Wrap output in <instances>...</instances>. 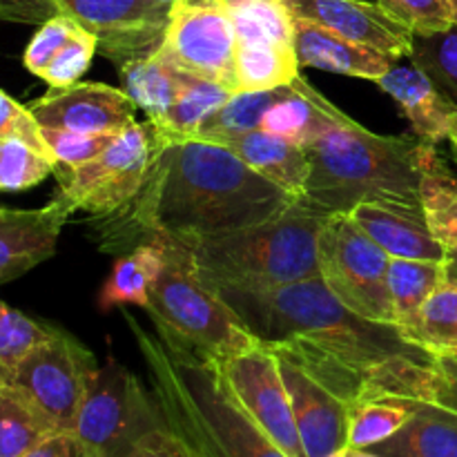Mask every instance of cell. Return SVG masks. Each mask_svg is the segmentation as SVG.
<instances>
[{
	"mask_svg": "<svg viewBox=\"0 0 457 457\" xmlns=\"http://www.w3.org/2000/svg\"><path fill=\"white\" fill-rule=\"evenodd\" d=\"M295 201L230 147L187 138L165 143L141 192L96 217V232L107 253H129L156 237L192 245L268 221Z\"/></svg>",
	"mask_w": 457,
	"mask_h": 457,
	"instance_id": "6da1fadb",
	"label": "cell"
},
{
	"mask_svg": "<svg viewBox=\"0 0 457 457\" xmlns=\"http://www.w3.org/2000/svg\"><path fill=\"white\" fill-rule=\"evenodd\" d=\"M268 348L320 379L348 404H357L370 373L393 357L431 360L391 324H378L344 306L321 277L270 290H223Z\"/></svg>",
	"mask_w": 457,
	"mask_h": 457,
	"instance_id": "7a4b0ae2",
	"label": "cell"
},
{
	"mask_svg": "<svg viewBox=\"0 0 457 457\" xmlns=\"http://www.w3.org/2000/svg\"><path fill=\"white\" fill-rule=\"evenodd\" d=\"M128 324L165 424L196 457H290L245 413L217 364L170 346L132 317Z\"/></svg>",
	"mask_w": 457,
	"mask_h": 457,
	"instance_id": "3957f363",
	"label": "cell"
},
{
	"mask_svg": "<svg viewBox=\"0 0 457 457\" xmlns=\"http://www.w3.org/2000/svg\"><path fill=\"white\" fill-rule=\"evenodd\" d=\"M311 174L299 199L321 214H348L361 204L420 208L422 141L382 137L346 116L306 145Z\"/></svg>",
	"mask_w": 457,
	"mask_h": 457,
	"instance_id": "277c9868",
	"label": "cell"
},
{
	"mask_svg": "<svg viewBox=\"0 0 457 457\" xmlns=\"http://www.w3.org/2000/svg\"><path fill=\"white\" fill-rule=\"evenodd\" d=\"M328 214L297 199L277 217L186 245L196 275L219 290H270L320 277L317 237Z\"/></svg>",
	"mask_w": 457,
	"mask_h": 457,
	"instance_id": "5b68a950",
	"label": "cell"
},
{
	"mask_svg": "<svg viewBox=\"0 0 457 457\" xmlns=\"http://www.w3.org/2000/svg\"><path fill=\"white\" fill-rule=\"evenodd\" d=\"M156 239L163 241L165 262L145 311L159 337L210 364H223L262 346V339L223 295L196 275L190 250L165 237Z\"/></svg>",
	"mask_w": 457,
	"mask_h": 457,
	"instance_id": "8992f818",
	"label": "cell"
},
{
	"mask_svg": "<svg viewBox=\"0 0 457 457\" xmlns=\"http://www.w3.org/2000/svg\"><path fill=\"white\" fill-rule=\"evenodd\" d=\"M67 16L96 36V54L120 67L150 56L163 43L170 4L156 0H0V18L45 22Z\"/></svg>",
	"mask_w": 457,
	"mask_h": 457,
	"instance_id": "52a82bcc",
	"label": "cell"
},
{
	"mask_svg": "<svg viewBox=\"0 0 457 457\" xmlns=\"http://www.w3.org/2000/svg\"><path fill=\"white\" fill-rule=\"evenodd\" d=\"M163 427L152 391L114 357L89 373L74 433L103 457H128L143 437Z\"/></svg>",
	"mask_w": 457,
	"mask_h": 457,
	"instance_id": "ba28073f",
	"label": "cell"
},
{
	"mask_svg": "<svg viewBox=\"0 0 457 457\" xmlns=\"http://www.w3.org/2000/svg\"><path fill=\"white\" fill-rule=\"evenodd\" d=\"M165 143L170 141L152 120H137L89 163L79 168L56 163L58 195L65 196L74 210L94 217L116 212L141 192Z\"/></svg>",
	"mask_w": 457,
	"mask_h": 457,
	"instance_id": "9c48e42d",
	"label": "cell"
},
{
	"mask_svg": "<svg viewBox=\"0 0 457 457\" xmlns=\"http://www.w3.org/2000/svg\"><path fill=\"white\" fill-rule=\"evenodd\" d=\"M388 263L391 254L379 248L351 214L326 217L317 237L321 281L353 312L393 326Z\"/></svg>",
	"mask_w": 457,
	"mask_h": 457,
	"instance_id": "30bf717a",
	"label": "cell"
},
{
	"mask_svg": "<svg viewBox=\"0 0 457 457\" xmlns=\"http://www.w3.org/2000/svg\"><path fill=\"white\" fill-rule=\"evenodd\" d=\"M96 366L83 344L54 328L49 339L9 369L0 382L22 393L58 431H74L87 378Z\"/></svg>",
	"mask_w": 457,
	"mask_h": 457,
	"instance_id": "8fae6325",
	"label": "cell"
},
{
	"mask_svg": "<svg viewBox=\"0 0 457 457\" xmlns=\"http://www.w3.org/2000/svg\"><path fill=\"white\" fill-rule=\"evenodd\" d=\"M159 54L187 74L239 92L237 29L223 0H172Z\"/></svg>",
	"mask_w": 457,
	"mask_h": 457,
	"instance_id": "7c38bea8",
	"label": "cell"
},
{
	"mask_svg": "<svg viewBox=\"0 0 457 457\" xmlns=\"http://www.w3.org/2000/svg\"><path fill=\"white\" fill-rule=\"evenodd\" d=\"M217 366L232 395L266 436L290 457H306L295 427L293 404L281 375L279 357L262 344Z\"/></svg>",
	"mask_w": 457,
	"mask_h": 457,
	"instance_id": "4fadbf2b",
	"label": "cell"
},
{
	"mask_svg": "<svg viewBox=\"0 0 457 457\" xmlns=\"http://www.w3.org/2000/svg\"><path fill=\"white\" fill-rule=\"evenodd\" d=\"M29 112L40 128L80 134H120L137 123V105L123 89L103 83L49 87Z\"/></svg>",
	"mask_w": 457,
	"mask_h": 457,
	"instance_id": "5bb4252c",
	"label": "cell"
},
{
	"mask_svg": "<svg viewBox=\"0 0 457 457\" xmlns=\"http://www.w3.org/2000/svg\"><path fill=\"white\" fill-rule=\"evenodd\" d=\"M277 357L288 388L303 453L306 457H342L348 449L351 404L335 395L302 366L281 355Z\"/></svg>",
	"mask_w": 457,
	"mask_h": 457,
	"instance_id": "9a60e30c",
	"label": "cell"
},
{
	"mask_svg": "<svg viewBox=\"0 0 457 457\" xmlns=\"http://www.w3.org/2000/svg\"><path fill=\"white\" fill-rule=\"evenodd\" d=\"M74 212L61 195L38 210L0 208V286L54 257L62 226Z\"/></svg>",
	"mask_w": 457,
	"mask_h": 457,
	"instance_id": "2e32d148",
	"label": "cell"
},
{
	"mask_svg": "<svg viewBox=\"0 0 457 457\" xmlns=\"http://www.w3.org/2000/svg\"><path fill=\"white\" fill-rule=\"evenodd\" d=\"M284 4L293 18L328 27L344 38L393 58H406L413 52V34L370 0H288Z\"/></svg>",
	"mask_w": 457,
	"mask_h": 457,
	"instance_id": "e0dca14e",
	"label": "cell"
},
{
	"mask_svg": "<svg viewBox=\"0 0 457 457\" xmlns=\"http://www.w3.org/2000/svg\"><path fill=\"white\" fill-rule=\"evenodd\" d=\"M369 397L431 402L457 413V360L446 355H433L428 361L393 357L370 373L360 400Z\"/></svg>",
	"mask_w": 457,
	"mask_h": 457,
	"instance_id": "ac0fdd59",
	"label": "cell"
},
{
	"mask_svg": "<svg viewBox=\"0 0 457 457\" xmlns=\"http://www.w3.org/2000/svg\"><path fill=\"white\" fill-rule=\"evenodd\" d=\"M295 52L302 67H315L330 74L357 76V79L375 80V83L397 61L379 49L344 38L328 27L317 25L306 18H295Z\"/></svg>",
	"mask_w": 457,
	"mask_h": 457,
	"instance_id": "d6986e66",
	"label": "cell"
},
{
	"mask_svg": "<svg viewBox=\"0 0 457 457\" xmlns=\"http://www.w3.org/2000/svg\"><path fill=\"white\" fill-rule=\"evenodd\" d=\"M348 214L391 257L445 262L446 245L436 239L424 217V210L404 208V205L361 204Z\"/></svg>",
	"mask_w": 457,
	"mask_h": 457,
	"instance_id": "ffe728a7",
	"label": "cell"
},
{
	"mask_svg": "<svg viewBox=\"0 0 457 457\" xmlns=\"http://www.w3.org/2000/svg\"><path fill=\"white\" fill-rule=\"evenodd\" d=\"M378 85L400 105L418 141L428 145L446 141L457 107L418 65H393Z\"/></svg>",
	"mask_w": 457,
	"mask_h": 457,
	"instance_id": "44dd1931",
	"label": "cell"
},
{
	"mask_svg": "<svg viewBox=\"0 0 457 457\" xmlns=\"http://www.w3.org/2000/svg\"><path fill=\"white\" fill-rule=\"evenodd\" d=\"M230 12V9H228ZM237 29V83L239 92H259L290 85L297 79L299 58L295 45L281 43L244 16L230 13Z\"/></svg>",
	"mask_w": 457,
	"mask_h": 457,
	"instance_id": "7402d4cb",
	"label": "cell"
},
{
	"mask_svg": "<svg viewBox=\"0 0 457 457\" xmlns=\"http://www.w3.org/2000/svg\"><path fill=\"white\" fill-rule=\"evenodd\" d=\"M344 119L346 114L299 74L293 80V92L263 114L259 129L306 147Z\"/></svg>",
	"mask_w": 457,
	"mask_h": 457,
	"instance_id": "603a6c76",
	"label": "cell"
},
{
	"mask_svg": "<svg viewBox=\"0 0 457 457\" xmlns=\"http://www.w3.org/2000/svg\"><path fill=\"white\" fill-rule=\"evenodd\" d=\"M226 147H230L254 172L279 186L290 196L299 199L303 195L308 174H311V159L303 145H297L266 129H253L228 141Z\"/></svg>",
	"mask_w": 457,
	"mask_h": 457,
	"instance_id": "cb8c5ba5",
	"label": "cell"
},
{
	"mask_svg": "<svg viewBox=\"0 0 457 457\" xmlns=\"http://www.w3.org/2000/svg\"><path fill=\"white\" fill-rule=\"evenodd\" d=\"M370 451L382 457H457V413L431 402H413L409 422Z\"/></svg>",
	"mask_w": 457,
	"mask_h": 457,
	"instance_id": "d4e9b609",
	"label": "cell"
},
{
	"mask_svg": "<svg viewBox=\"0 0 457 457\" xmlns=\"http://www.w3.org/2000/svg\"><path fill=\"white\" fill-rule=\"evenodd\" d=\"M165 245L161 239L138 244L114 263L105 286L101 290V308L110 311L114 306L147 308L156 279L163 270Z\"/></svg>",
	"mask_w": 457,
	"mask_h": 457,
	"instance_id": "484cf974",
	"label": "cell"
},
{
	"mask_svg": "<svg viewBox=\"0 0 457 457\" xmlns=\"http://www.w3.org/2000/svg\"><path fill=\"white\" fill-rule=\"evenodd\" d=\"M123 92L147 114V120L159 125L177 101L183 70L165 61L156 49L150 56L134 58L119 67Z\"/></svg>",
	"mask_w": 457,
	"mask_h": 457,
	"instance_id": "4316f807",
	"label": "cell"
},
{
	"mask_svg": "<svg viewBox=\"0 0 457 457\" xmlns=\"http://www.w3.org/2000/svg\"><path fill=\"white\" fill-rule=\"evenodd\" d=\"M420 201L436 239L445 245L457 244V179L428 143H422L420 156Z\"/></svg>",
	"mask_w": 457,
	"mask_h": 457,
	"instance_id": "83f0119b",
	"label": "cell"
},
{
	"mask_svg": "<svg viewBox=\"0 0 457 457\" xmlns=\"http://www.w3.org/2000/svg\"><path fill=\"white\" fill-rule=\"evenodd\" d=\"M386 281L393 306V326L404 333L413 324L424 302L446 281L445 263L391 257Z\"/></svg>",
	"mask_w": 457,
	"mask_h": 457,
	"instance_id": "f1b7e54d",
	"label": "cell"
},
{
	"mask_svg": "<svg viewBox=\"0 0 457 457\" xmlns=\"http://www.w3.org/2000/svg\"><path fill=\"white\" fill-rule=\"evenodd\" d=\"M293 92V83L259 92H237L205 119L195 138L226 145L232 138L262 128V119L275 103Z\"/></svg>",
	"mask_w": 457,
	"mask_h": 457,
	"instance_id": "f546056e",
	"label": "cell"
},
{
	"mask_svg": "<svg viewBox=\"0 0 457 457\" xmlns=\"http://www.w3.org/2000/svg\"><path fill=\"white\" fill-rule=\"evenodd\" d=\"M230 96L232 92H228L221 85L183 71L177 101L172 103L165 119L156 128L170 143L195 138L205 119L217 112Z\"/></svg>",
	"mask_w": 457,
	"mask_h": 457,
	"instance_id": "4dcf8cb0",
	"label": "cell"
},
{
	"mask_svg": "<svg viewBox=\"0 0 457 457\" xmlns=\"http://www.w3.org/2000/svg\"><path fill=\"white\" fill-rule=\"evenodd\" d=\"M58 428L22 393L0 382V457H22Z\"/></svg>",
	"mask_w": 457,
	"mask_h": 457,
	"instance_id": "1f68e13d",
	"label": "cell"
},
{
	"mask_svg": "<svg viewBox=\"0 0 457 457\" xmlns=\"http://www.w3.org/2000/svg\"><path fill=\"white\" fill-rule=\"evenodd\" d=\"M413 346L431 355H455L457 353V286L445 284L424 302L413 324L402 333Z\"/></svg>",
	"mask_w": 457,
	"mask_h": 457,
	"instance_id": "d6a6232c",
	"label": "cell"
},
{
	"mask_svg": "<svg viewBox=\"0 0 457 457\" xmlns=\"http://www.w3.org/2000/svg\"><path fill=\"white\" fill-rule=\"evenodd\" d=\"M413 415V400L397 397H369L351 406L348 446L370 449L395 436Z\"/></svg>",
	"mask_w": 457,
	"mask_h": 457,
	"instance_id": "836d02e7",
	"label": "cell"
},
{
	"mask_svg": "<svg viewBox=\"0 0 457 457\" xmlns=\"http://www.w3.org/2000/svg\"><path fill=\"white\" fill-rule=\"evenodd\" d=\"M409 58L457 107V25L440 34L413 36Z\"/></svg>",
	"mask_w": 457,
	"mask_h": 457,
	"instance_id": "e575fe53",
	"label": "cell"
},
{
	"mask_svg": "<svg viewBox=\"0 0 457 457\" xmlns=\"http://www.w3.org/2000/svg\"><path fill=\"white\" fill-rule=\"evenodd\" d=\"M56 161L18 138H0V190L21 192L54 174Z\"/></svg>",
	"mask_w": 457,
	"mask_h": 457,
	"instance_id": "d590c367",
	"label": "cell"
},
{
	"mask_svg": "<svg viewBox=\"0 0 457 457\" xmlns=\"http://www.w3.org/2000/svg\"><path fill=\"white\" fill-rule=\"evenodd\" d=\"M54 326L38 324L0 302V369L7 373L38 344L49 339Z\"/></svg>",
	"mask_w": 457,
	"mask_h": 457,
	"instance_id": "8d00e7d4",
	"label": "cell"
},
{
	"mask_svg": "<svg viewBox=\"0 0 457 457\" xmlns=\"http://www.w3.org/2000/svg\"><path fill=\"white\" fill-rule=\"evenodd\" d=\"M413 36H431L453 25L449 0H375Z\"/></svg>",
	"mask_w": 457,
	"mask_h": 457,
	"instance_id": "74e56055",
	"label": "cell"
},
{
	"mask_svg": "<svg viewBox=\"0 0 457 457\" xmlns=\"http://www.w3.org/2000/svg\"><path fill=\"white\" fill-rule=\"evenodd\" d=\"M96 49V36H92L87 29L79 27L76 34L62 45L61 52L52 58V62H49L47 70L43 71L40 79H43L49 87H65V85L79 83L80 76L87 71Z\"/></svg>",
	"mask_w": 457,
	"mask_h": 457,
	"instance_id": "f35d334b",
	"label": "cell"
},
{
	"mask_svg": "<svg viewBox=\"0 0 457 457\" xmlns=\"http://www.w3.org/2000/svg\"><path fill=\"white\" fill-rule=\"evenodd\" d=\"M40 129H43V138L56 163L65 165V168H79V165L89 163L119 137V134H80L52 128Z\"/></svg>",
	"mask_w": 457,
	"mask_h": 457,
	"instance_id": "ab89813d",
	"label": "cell"
},
{
	"mask_svg": "<svg viewBox=\"0 0 457 457\" xmlns=\"http://www.w3.org/2000/svg\"><path fill=\"white\" fill-rule=\"evenodd\" d=\"M79 27V22L67 16H52L40 22V29L36 31L34 38L27 45L25 54H22V62H25L27 70L36 76H43L52 58L61 52L62 45L76 34Z\"/></svg>",
	"mask_w": 457,
	"mask_h": 457,
	"instance_id": "60d3db41",
	"label": "cell"
},
{
	"mask_svg": "<svg viewBox=\"0 0 457 457\" xmlns=\"http://www.w3.org/2000/svg\"><path fill=\"white\" fill-rule=\"evenodd\" d=\"M0 138H18V141H25L27 145L38 150L40 154L56 161L52 156V152H49L47 143L43 138V129H40L38 120L29 112V107L21 105L16 98L4 94L3 89H0Z\"/></svg>",
	"mask_w": 457,
	"mask_h": 457,
	"instance_id": "b9f144b4",
	"label": "cell"
},
{
	"mask_svg": "<svg viewBox=\"0 0 457 457\" xmlns=\"http://www.w3.org/2000/svg\"><path fill=\"white\" fill-rule=\"evenodd\" d=\"M128 457H196L195 451L168 427L143 437Z\"/></svg>",
	"mask_w": 457,
	"mask_h": 457,
	"instance_id": "7bdbcfd3",
	"label": "cell"
},
{
	"mask_svg": "<svg viewBox=\"0 0 457 457\" xmlns=\"http://www.w3.org/2000/svg\"><path fill=\"white\" fill-rule=\"evenodd\" d=\"M22 457H103L74 431H58Z\"/></svg>",
	"mask_w": 457,
	"mask_h": 457,
	"instance_id": "ee69618b",
	"label": "cell"
},
{
	"mask_svg": "<svg viewBox=\"0 0 457 457\" xmlns=\"http://www.w3.org/2000/svg\"><path fill=\"white\" fill-rule=\"evenodd\" d=\"M445 275L449 284L457 286V244L453 245H446V253H445Z\"/></svg>",
	"mask_w": 457,
	"mask_h": 457,
	"instance_id": "f6af8a7d",
	"label": "cell"
},
{
	"mask_svg": "<svg viewBox=\"0 0 457 457\" xmlns=\"http://www.w3.org/2000/svg\"><path fill=\"white\" fill-rule=\"evenodd\" d=\"M446 141L451 143V147H453V152H455V159H457V112L453 114V119H451L449 137H446Z\"/></svg>",
	"mask_w": 457,
	"mask_h": 457,
	"instance_id": "bcb514c9",
	"label": "cell"
},
{
	"mask_svg": "<svg viewBox=\"0 0 457 457\" xmlns=\"http://www.w3.org/2000/svg\"><path fill=\"white\" fill-rule=\"evenodd\" d=\"M342 457H382V455L373 453L370 449H351V446H348V449L344 451Z\"/></svg>",
	"mask_w": 457,
	"mask_h": 457,
	"instance_id": "7dc6e473",
	"label": "cell"
},
{
	"mask_svg": "<svg viewBox=\"0 0 457 457\" xmlns=\"http://www.w3.org/2000/svg\"><path fill=\"white\" fill-rule=\"evenodd\" d=\"M451 13H453V25H457V0H449Z\"/></svg>",
	"mask_w": 457,
	"mask_h": 457,
	"instance_id": "c3c4849f",
	"label": "cell"
},
{
	"mask_svg": "<svg viewBox=\"0 0 457 457\" xmlns=\"http://www.w3.org/2000/svg\"><path fill=\"white\" fill-rule=\"evenodd\" d=\"M156 3H165V4H172V0H156Z\"/></svg>",
	"mask_w": 457,
	"mask_h": 457,
	"instance_id": "681fc988",
	"label": "cell"
},
{
	"mask_svg": "<svg viewBox=\"0 0 457 457\" xmlns=\"http://www.w3.org/2000/svg\"><path fill=\"white\" fill-rule=\"evenodd\" d=\"M4 378V370L3 369H0V379H3Z\"/></svg>",
	"mask_w": 457,
	"mask_h": 457,
	"instance_id": "f907efd6",
	"label": "cell"
},
{
	"mask_svg": "<svg viewBox=\"0 0 457 457\" xmlns=\"http://www.w3.org/2000/svg\"><path fill=\"white\" fill-rule=\"evenodd\" d=\"M446 357H449V355H446ZM451 357H455V360H457V353H455V355H451Z\"/></svg>",
	"mask_w": 457,
	"mask_h": 457,
	"instance_id": "816d5d0a",
	"label": "cell"
},
{
	"mask_svg": "<svg viewBox=\"0 0 457 457\" xmlns=\"http://www.w3.org/2000/svg\"><path fill=\"white\" fill-rule=\"evenodd\" d=\"M279 3H288V0H279Z\"/></svg>",
	"mask_w": 457,
	"mask_h": 457,
	"instance_id": "f5cc1de1",
	"label": "cell"
}]
</instances>
